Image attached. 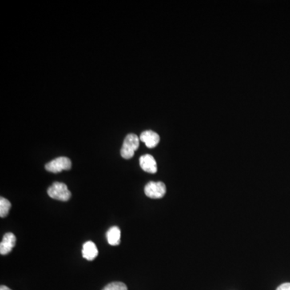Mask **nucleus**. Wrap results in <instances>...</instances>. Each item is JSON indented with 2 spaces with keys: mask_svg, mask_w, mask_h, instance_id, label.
I'll return each instance as SVG.
<instances>
[{
  "mask_svg": "<svg viewBox=\"0 0 290 290\" xmlns=\"http://www.w3.org/2000/svg\"><path fill=\"white\" fill-rule=\"evenodd\" d=\"M81 252H82L83 258L89 261L94 260L99 255L97 246L92 241L85 242V244H83V247H82Z\"/></svg>",
  "mask_w": 290,
  "mask_h": 290,
  "instance_id": "nucleus-8",
  "label": "nucleus"
},
{
  "mask_svg": "<svg viewBox=\"0 0 290 290\" xmlns=\"http://www.w3.org/2000/svg\"><path fill=\"white\" fill-rule=\"evenodd\" d=\"M276 290H290V283H284L279 286Z\"/></svg>",
  "mask_w": 290,
  "mask_h": 290,
  "instance_id": "nucleus-12",
  "label": "nucleus"
},
{
  "mask_svg": "<svg viewBox=\"0 0 290 290\" xmlns=\"http://www.w3.org/2000/svg\"><path fill=\"white\" fill-rule=\"evenodd\" d=\"M140 146V139L136 134H128L124 139L120 154L123 158L131 159Z\"/></svg>",
  "mask_w": 290,
  "mask_h": 290,
  "instance_id": "nucleus-1",
  "label": "nucleus"
},
{
  "mask_svg": "<svg viewBox=\"0 0 290 290\" xmlns=\"http://www.w3.org/2000/svg\"><path fill=\"white\" fill-rule=\"evenodd\" d=\"M51 199L58 201H69L71 198V193L68 189L67 185L61 182H54L47 191Z\"/></svg>",
  "mask_w": 290,
  "mask_h": 290,
  "instance_id": "nucleus-2",
  "label": "nucleus"
},
{
  "mask_svg": "<svg viewBox=\"0 0 290 290\" xmlns=\"http://www.w3.org/2000/svg\"><path fill=\"white\" fill-rule=\"evenodd\" d=\"M107 240L108 244L112 246H117L120 244V237H121V231L120 228L116 226L111 227L107 232Z\"/></svg>",
  "mask_w": 290,
  "mask_h": 290,
  "instance_id": "nucleus-9",
  "label": "nucleus"
},
{
  "mask_svg": "<svg viewBox=\"0 0 290 290\" xmlns=\"http://www.w3.org/2000/svg\"><path fill=\"white\" fill-rule=\"evenodd\" d=\"M71 167V160L65 156L57 157L45 164V169L53 173H57L63 170H69Z\"/></svg>",
  "mask_w": 290,
  "mask_h": 290,
  "instance_id": "nucleus-4",
  "label": "nucleus"
},
{
  "mask_svg": "<svg viewBox=\"0 0 290 290\" xmlns=\"http://www.w3.org/2000/svg\"><path fill=\"white\" fill-rule=\"evenodd\" d=\"M103 290H128V287L123 282H112L105 286Z\"/></svg>",
  "mask_w": 290,
  "mask_h": 290,
  "instance_id": "nucleus-11",
  "label": "nucleus"
},
{
  "mask_svg": "<svg viewBox=\"0 0 290 290\" xmlns=\"http://www.w3.org/2000/svg\"><path fill=\"white\" fill-rule=\"evenodd\" d=\"M17 244V238L12 232L5 234L0 244V254L5 256L13 251V248Z\"/></svg>",
  "mask_w": 290,
  "mask_h": 290,
  "instance_id": "nucleus-5",
  "label": "nucleus"
},
{
  "mask_svg": "<svg viewBox=\"0 0 290 290\" xmlns=\"http://www.w3.org/2000/svg\"><path fill=\"white\" fill-rule=\"evenodd\" d=\"M12 204L8 199L5 198L0 199V217L5 218L7 215H9Z\"/></svg>",
  "mask_w": 290,
  "mask_h": 290,
  "instance_id": "nucleus-10",
  "label": "nucleus"
},
{
  "mask_svg": "<svg viewBox=\"0 0 290 290\" xmlns=\"http://www.w3.org/2000/svg\"><path fill=\"white\" fill-rule=\"evenodd\" d=\"M140 140L144 142L148 148H153L160 143V136L153 131H145L140 135Z\"/></svg>",
  "mask_w": 290,
  "mask_h": 290,
  "instance_id": "nucleus-6",
  "label": "nucleus"
},
{
  "mask_svg": "<svg viewBox=\"0 0 290 290\" xmlns=\"http://www.w3.org/2000/svg\"><path fill=\"white\" fill-rule=\"evenodd\" d=\"M144 193L150 199H161L166 194V186L161 181H150L144 187Z\"/></svg>",
  "mask_w": 290,
  "mask_h": 290,
  "instance_id": "nucleus-3",
  "label": "nucleus"
},
{
  "mask_svg": "<svg viewBox=\"0 0 290 290\" xmlns=\"http://www.w3.org/2000/svg\"><path fill=\"white\" fill-rule=\"evenodd\" d=\"M140 165L143 170L149 173H156L157 171V164L152 155L146 154L140 158Z\"/></svg>",
  "mask_w": 290,
  "mask_h": 290,
  "instance_id": "nucleus-7",
  "label": "nucleus"
},
{
  "mask_svg": "<svg viewBox=\"0 0 290 290\" xmlns=\"http://www.w3.org/2000/svg\"><path fill=\"white\" fill-rule=\"evenodd\" d=\"M0 290H12L11 288H9V287H7L5 285H1L0 287Z\"/></svg>",
  "mask_w": 290,
  "mask_h": 290,
  "instance_id": "nucleus-13",
  "label": "nucleus"
}]
</instances>
